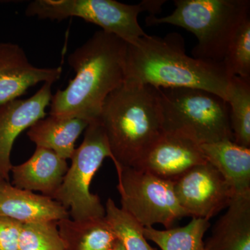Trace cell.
<instances>
[{
	"mask_svg": "<svg viewBox=\"0 0 250 250\" xmlns=\"http://www.w3.org/2000/svg\"><path fill=\"white\" fill-rule=\"evenodd\" d=\"M89 123L78 118L49 116L34 123L27 136L36 147L50 149L67 160L71 159L77 139Z\"/></svg>",
	"mask_w": 250,
	"mask_h": 250,
	"instance_id": "obj_17",
	"label": "cell"
},
{
	"mask_svg": "<svg viewBox=\"0 0 250 250\" xmlns=\"http://www.w3.org/2000/svg\"><path fill=\"white\" fill-rule=\"evenodd\" d=\"M165 2L143 0L137 4H126L116 0H35L28 4L25 14L50 21L80 18L133 45L147 35L138 21L140 14L148 12L156 16Z\"/></svg>",
	"mask_w": 250,
	"mask_h": 250,
	"instance_id": "obj_6",
	"label": "cell"
},
{
	"mask_svg": "<svg viewBox=\"0 0 250 250\" xmlns=\"http://www.w3.org/2000/svg\"><path fill=\"white\" fill-rule=\"evenodd\" d=\"M0 217L22 224L69 218L68 210L50 197L18 188L4 181L0 184Z\"/></svg>",
	"mask_w": 250,
	"mask_h": 250,
	"instance_id": "obj_13",
	"label": "cell"
},
{
	"mask_svg": "<svg viewBox=\"0 0 250 250\" xmlns=\"http://www.w3.org/2000/svg\"><path fill=\"white\" fill-rule=\"evenodd\" d=\"M209 220L192 218L188 225L181 228L159 230L145 228L146 239L152 241L161 250H205L203 238L209 228Z\"/></svg>",
	"mask_w": 250,
	"mask_h": 250,
	"instance_id": "obj_19",
	"label": "cell"
},
{
	"mask_svg": "<svg viewBox=\"0 0 250 250\" xmlns=\"http://www.w3.org/2000/svg\"><path fill=\"white\" fill-rule=\"evenodd\" d=\"M52 84L46 82L31 98L0 105V176L6 182H9L13 167L11 153L15 141L22 131L45 118L52 100Z\"/></svg>",
	"mask_w": 250,
	"mask_h": 250,
	"instance_id": "obj_11",
	"label": "cell"
},
{
	"mask_svg": "<svg viewBox=\"0 0 250 250\" xmlns=\"http://www.w3.org/2000/svg\"><path fill=\"white\" fill-rule=\"evenodd\" d=\"M121 208L143 228L156 224L170 229L187 217L174 193L173 182L134 167L116 168Z\"/></svg>",
	"mask_w": 250,
	"mask_h": 250,
	"instance_id": "obj_8",
	"label": "cell"
},
{
	"mask_svg": "<svg viewBox=\"0 0 250 250\" xmlns=\"http://www.w3.org/2000/svg\"><path fill=\"white\" fill-rule=\"evenodd\" d=\"M111 250H126V249H125L123 243L118 239V241L116 242V244L114 245Z\"/></svg>",
	"mask_w": 250,
	"mask_h": 250,
	"instance_id": "obj_25",
	"label": "cell"
},
{
	"mask_svg": "<svg viewBox=\"0 0 250 250\" xmlns=\"http://www.w3.org/2000/svg\"><path fill=\"white\" fill-rule=\"evenodd\" d=\"M62 72V67L34 66L21 46L0 42V105L17 100L41 82H57Z\"/></svg>",
	"mask_w": 250,
	"mask_h": 250,
	"instance_id": "obj_12",
	"label": "cell"
},
{
	"mask_svg": "<svg viewBox=\"0 0 250 250\" xmlns=\"http://www.w3.org/2000/svg\"><path fill=\"white\" fill-rule=\"evenodd\" d=\"M107 157L113 159L103 125L99 119L91 121L53 197L66 209H70L72 220L105 217V207L98 195L91 193L90 187L94 176Z\"/></svg>",
	"mask_w": 250,
	"mask_h": 250,
	"instance_id": "obj_7",
	"label": "cell"
},
{
	"mask_svg": "<svg viewBox=\"0 0 250 250\" xmlns=\"http://www.w3.org/2000/svg\"><path fill=\"white\" fill-rule=\"evenodd\" d=\"M99 120L116 168L136 167L164 132L157 88L125 82L105 100Z\"/></svg>",
	"mask_w": 250,
	"mask_h": 250,
	"instance_id": "obj_3",
	"label": "cell"
},
{
	"mask_svg": "<svg viewBox=\"0 0 250 250\" xmlns=\"http://www.w3.org/2000/svg\"><path fill=\"white\" fill-rule=\"evenodd\" d=\"M128 43L97 31L67 57L75 76L66 88L52 95L49 116L99 119L106 98L124 83Z\"/></svg>",
	"mask_w": 250,
	"mask_h": 250,
	"instance_id": "obj_1",
	"label": "cell"
},
{
	"mask_svg": "<svg viewBox=\"0 0 250 250\" xmlns=\"http://www.w3.org/2000/svg\"><path fill=\"white\" fill-rule=\"evenodd\" d=\"M215 224L205 250H250V193L236 195Z\"/></svg>",
	"mask_w": 250,
	"mask_h": 250,
	"instance_id": "obj_15",
	"label": "cell"
},
{
	"mask_svg": "<svg viewBox=\"0 0 250 250\" xmlns=\"http://www.w3.org/2000/svg\"><path fill=\"white\" fill-rule=\"evenodd\" d=\"M223 62L230 78H250V18L237 31Z\"/></svg>",
	"mask_w": 250,
	"mask_h": 250,
	"instance_id": "obj_23",
	"label": "cell"
},
{
	"mask_svg": "<svg viewBox=\"0 0 250 250\" xmlns=\"http://www.w3.org/2000/svg\"><path fill=\"white\" fill-rule=\"evenodd\" d=\"M67 170L65 159L50 149L36 147L33 155L21 165L13 166L11 172L15 187L53 199Z\"/></svg>",
	"mask_w": 250,
	"mask_h": 250,
	"instance_id": "obj_14",
	"label": "cell"
},
{
	"mask_svg": "<svg viewBox=\"0 0 250 250\" xmlns=\"http://www.w3.org/2000/svg\"><path fill=\"white\" fill-rule=\"evenodd\" d=\"M206 162L200 144L196 141L181 133L164 131L134 168L173 182Z\"/></svg>",
	"mask_w": 250,
	"mask_h": 250,
	"instance_id": "obj_10",
	"label": "cell"
},
{
	"mask_svg": "<svg viewBox=\"0 0 250 250\" xmlns=\"http://www.w3.org/2000/svg\"><path fill=\"white\" fill-rule=\"evenodd\" d=\"M227 102L233 142L250 148V78L231 77Z\"/></svg>",
	"mask_w": 250,
	"mask_h": 250,
	"instance_id": "obj_20",
	"label": "cell"
},
{
	"mask_svg": "<svg viewBox=\"0 0 250 250\" xmlns=\"http://www.w3.org/2000/svg\"><path fill=\"white\" fill-rule=\"evenodd\" d=\"M174 193L188 216L209 220L234 197L232 188L208 162L192 167L173 181Z\"/></svg>",
	"mask_w": 250,
	"mask_h": 250,
	"instance_id": "obj_9",
	"label": "cell"
},
{
	"mask_svg": "<svg viewBox=\"0 0 250 250\" xmlns=\"http://www.w3.org/2000/svg\"><path fill=\"white\" fill-rule=\"evenodd\" d=\"M65 250H111L118 241L105 217L57 222Z\"/></svg>",
	"mask_w": 250,
	"mask_h": 250,
	"instance_id": "obj_18",
	"label": "cell"
},
{
	"mask_svg": "<svg viewBox=\"0 0 250 250\" xmlns=\"http://www.w3.org/2000/svg\"><path fill=\"white\" fill-rule=\"evenodd\" d=\"M164 131L181 133L199 144L233 141L228 102L198 88H157Z\"/></svg>",
	"mask_w": 250,
	"mask_h": 250,
	"instance_id": "obj_5",
	"label": "cell"
},
{
	"mask_svg": "<svg viewBox=\"0 0 250 250\" xmlns=\"http://www.w3.org/2000/svg\"><path fill=\"white\" fill-rule=\"evenodd\" d=\"M19 247L20 250H65L55 221L22 224Z\"/></svg>",
	"mask_w": 250,
	"mask_h": 250,
	"instance_id": "obj_22",
	"label": "cell"
},
{
	"mask_svg": "<svg viewBox=\"0 0 250 250\" xmlns=\"http://www.w3.org/2000/svg\"><path fill=\"white\" fill-rule=\"evenodd\" d=\"M22 225L11 219L0 217V250H20Z\"/></svg>",
	"mask_w": 250,
	"mask_h": 250,
	"instance_id": "obj_24",
	"label": "cell"
},
{
	"mask_svg": "<svg viewBox=\"0 0 250 250\" xmlns=\"http://www.w3.org/2000/svg\"><path fill=\"white\" fill-rule=\"evenodd\" d=\"M4 179H3L2 177H1V176H0V184L2 183V182H4Z\"/></svg>",
	"mask_w": 250,
	"mask_h": 250,
	"instance_id": "obj_26",
	"label": "cell"
},
{
	"mask_svg": "<svg viewBox=\"0 0 250 250\" xmlns=\"http://www.w3.org/2000/svg\"><path fill=\"white\" fill-rule=\"evenodd\" d=\"M231 78L223 62L190 57L182 36L146 35L128 44L125 82L156 88H198L216 94L227 101Z\"/></svg>",
	"mask_w": 250,
	"mask_h": 250,
	"instance_id": "obj_2",
	"label": "cell"
},
{
	"mask_svg": "<svg viewBox=\"0 0 250 250\" xmlns=\"http://www.w3.org/2000/svg\"><path fill=\"white\" fill-rule=\"evenodd\" d=\"M200 147L207 162L222 174L235 195L250 193V148L232 141L204 143Z\"/></svg>",
	"mask_w": 250,
	"mask_h": 250,
	"instance_id": "obj_16",
	"label": "cell"
},
{
	"mask_svg": "<svg viewBox=\"0 0 250 250\" xmlns=\"http://www.w3.org/2000/svg\"><path fill=\"white\" fill-rule=\"evenodd\" d=\"M105 218L126 250H157L153 248L143 233V227L108 198L105 206Z\"/></svg>",
	"mask_w": 250,
	"mask_h": 250,
	"instance_id": "obj_21",
	"label": "cell"
},
{
	"mask_svg": "<svg viewBox=\"0 0 250 250\" xmlns=\"http://www.w3.org/2000/svg\"><path fill=\"white\" fill-rule=\"evenodd\" d=\"M172 14L146 18L148 26L170 24L192 33L197 44L194 58L223 62L229 45L250 18V0H175Z\"/></svg>",
	"mask_w": 250,
	"mask_h": 250,
	"instance_id": "obj_4",
	"label": "cell"
}]
</instances>
